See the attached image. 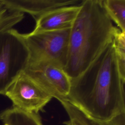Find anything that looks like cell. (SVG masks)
<instances>
[{"mask_svg":"<svg viewBox=\"0 0 125 125\" xmlns=\"http://www.w3.org/2000/svg\"><path fill=\"white\" fill-rule=\"evenodd\" d=\"M70 81L66 101L89 119L105 122L125 114V79L112 40L83 72Z\"/></svg>","mask_w":125,"mask_h":125,"instance_id":"1","label":"cell"},{"mask_svg":"<svg viewBox=\"0 0 125 125\" xmlns=\"http://www.w3.org/2000/svg\"><path fill=\"white\" fill-rule=\"evenodd\" d=\"M102 0H83L70 30L64 71L70 80L80 75L112 40L114 28Z\"/></svg>","mask_w":125,"mask_h":125,"instance_id":"2","label":"cell"},{"mask_svg":"<svg viewBox=\"0 0 125 125\" xmlns=\"http://www.w3.org/2000/svg\"><path fill=\"white\" fill-rule=\"evenodd\" d=\"M30 53L22 34L14 28L0 32V95L27 66Z\"/></svg>","mask_w":125,"mask_h":125,"instance_id":"3","label":"cell"},{"mask_svg":"<svg viewBox=\"0 0 125 125\" xmlns=\"http://www.w3.org/2000/svg\"><path fill=\"white\" fill-rule=\"evenodd\" d=\"M70 28L22 34L30 53L29 61L46 60L63 69L68 57Z\"/></svg>","mask_w":125,"mask_h":125,"instance_id":"4","label":"cell"},{"mask_svg":"<svg viewBox=\"0 0 125 125\" xmlns=\"http://www.w3.org/2000/svg\"><path fill=\"white\" fill-rule=\"evenodd\" d=\"M23 72L52 98L67 100L71 81L61 66L46 60L29 61Z\"/></svg>","mask_w":125,"mask_h":125,"instance_id":"5","label":"cell"},{"mask_svg":"<svg viewBox=\"0 0 125 125\" xmlns=\"http://www.w3.org/2000/svg\"><path fill=\"white\" fill-rule=\"evenodd\" d=\"M4 96L11 101L13 107L37 114L53 98L23 72L9 87Z\"/></svg>","mask_w":125,"mask_h":125,"instance_id":"6","label":"cell"},{"mask_svg":"<svg viewBox=\"0 0 125 125\" xmlns=\"http://www.w3.org/2000/svg\"><path fill=\"white\" fill-rule=\"evenodd\" d=\"M10 10L28 13L36 19L58 8L80 5L83 0H1Z\"/></svg>","mask_w":125,"mask_h":125,"instance_id":"7","label":"cell"},{"mask_svg":"<svg viewBox=\"0 0 125 125\" xmlns=\"http://www.w3.org/2000/svg\"><path fill=\"white\" fill-rule=\"evenodd\" d=\"M79 5L62 7L35 19L33 32L56 30L70 28L80 9Z\"/></svg>","mask_w":125,"mask_h":125,"instance_id":"8","label":"cell"},{"mask_svg":"<svg viewBox=\"0 0 125 125\" xmlns=\"http://www.w3.org/2000/svg\"><path fill=\"white\" fill-rule=\"evenodd\" d=\"M0 120L8 125H43L39 113L27 112L13 106L0 113Z\"/></svg>","mask_w":125,"mask_h":125,"instance_id":"9","label":"cell"},{"mask_svg":"<svg viewBox=\"0 0 125 125\" xmlns=\"http://www.w3.org/2000/svg\"><path fill=\"white\" fill-rule=\"evenodd\" d=\"M103 6L110 19L125 33V0H102Z\"/></svg>","mask_w":125,"mask_h":125,"instance_id":"10","label":"cell"},{"mask_svg":"<svg viewBox=\"0 0 125 125\" xmlns=\"http://www.w3.org/2000/svg\"><path fill=\"white\" fill-rule=\"evenodd\" d=\"M112 42L121 75L125 79V33L115 26L113 33Z\"/></svg>","mask_w":125,"mask_h":125,"instance_id":"11","label":"cell"},{"mask_svg":"<svg viewBox=\"0 0 125 125\" xmlns=\"http://www.w3.org/2000/svg\"><path fill=\"white\" fill-rule=\"evenodd\" d=\"M66 112L69 120L64 122L65 125H93L91 120L82 111L67 101L61 102Z\"/></svg>","mask_w":125,"mask_h":125,"instance_id":"12","label":"cell"},{"mask_svg":"<svg viewBox=\"0 0 125 125\" xmlns=\"http://www.w3.org/2000/svg\"><path fill=\"white\" fill-rule=\"evenodd\" d=\"M24 17L23 13L15 11L11 16L0 23V32L12 28L13 27L20 22Z\"/></svg>","mask_w":125,"mask_h":125,"instance_id":"13","label":"cell"},{"mask_svg":"<svg viewBox=\"0 0 125 125\" xmlns=\"http://www.w3.org/2000/svg\"><path fill=\"white\" fill-rule=\"evenodd\" d=\"M90 120L93 125H125V114L119 115L111 120L105 122H99Z\"/></svg>","mask_w":125,"mask_h":125,"instance_id":"14","label":"cell"},{"mask_svg":"<svg viewBox=\"0 0 125 125\" xmlns=\"http://www.w3.org/2000/svg\"><path fill=\"white\" fill-rule=\"evenodd\" d=\"M15 11L9 9L0 0V23L11 16Z\"/></svg>","mask_w":125,"mask_h":125,"instance_id":"15","label":"cell"},{"mask_svg":"<svg viewBox=\"0 0 125 125\" xmlns=\"http://www.w3.org/2000/svg\"><path fill=\"white\" fill-rule=\"evenodd\" d=\"M4 125H7V124H4Z\"/></svg>","mask_w":125,"mask_h":125,"instance_id":"16","label":"cell"}]
</instances>
